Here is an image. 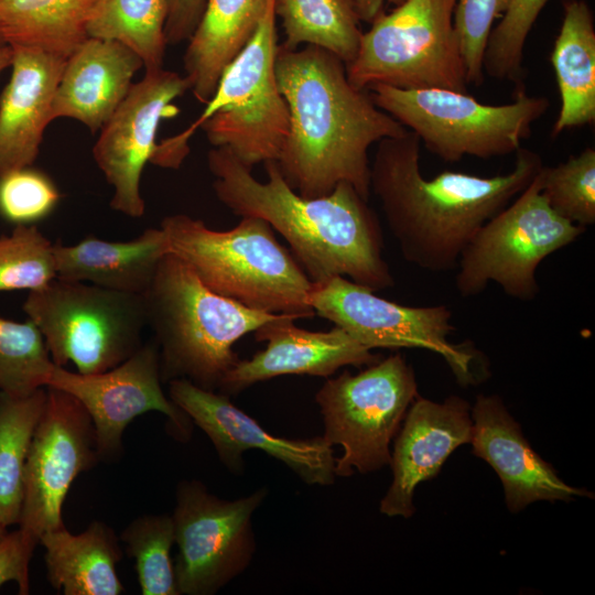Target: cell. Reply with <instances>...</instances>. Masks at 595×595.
Listing matches in <instances>:
<instances>
[{
	"label": "cell",
	"instance_id": "cell-1",
	"mask_svg": "<svg viewBox=\"0 0 595 595\" xmlns=\"http://www.w3.org/2000/svg\"><path fill=\"white\" fill-rule=\"evenodd\" d=\"M275 75L289 108V133L275 161L286 183L303 197H318L347 182L368 201L369 148L408 129L368 90L354 87L346 64L322 47L280 44Z\"/></svg>",
	"mask_w": 595,
	"mask_h": 595
},
{
	"label": "cell",
	"instance_id": "cell-2",
	"mask_svg": "<svg viewBox=\"0 0 595 595\" xmlns=\"http://www.w3.org/2000/svg\"><path fill=\"white\" fill-rule=\"evenodd\" d=\"M207 166L217 199L235 215L266 220L312 282L340 275L375 292L393 286L378 216L351 184L340 182L327 195L303 197L275 161L264 162L267 181L260 182L225 148L208 151Z\"/></svg>",
	"mask_w": 595,
	"mask_h": 595
},
{
	"label": "cell",
	"instance_id": "cell-3",
	"mask_svg": "<svg viewBox=\"0 0 595 595\" xmlns=\"http://www.w3.org/2000/svg\"><path fill=\"white\" fill-rule=\"evenodd\" d=\"M421 141L412 131L378 142L370 192L379 199L404 260L431 272L457 267L478 229L513 201L543 163L531 150L516 151L513 169L491 177L444 171L425 178Z\"/></svg>",
	"mask_w": 595,
	"mask_h": 595
},
{
	"label": "cell",
	"instance_id": "cell-4",
	"mask_svg": "<svg viewBox=\"0 0 595 595\" xmlns=\"http://www.w3.org/2000/svg\"><path fill=\"white\" fill-rule=\"evenodd\" d=\"M160 227L170 253L213 292L257 311L315 315L309 303L313 282L266 220L246 216L229 230H215L201 219L174 214Z\"/></svg>",
	"mask_w": 595,
	"mask_h": 595
},
{
	"label": "cell",
	"instance_id": "cell-5",
	"mask_svg": "<svg viewBox=\"0 0 595 595\" xmlns=\"http://www.w3.org/2000/svg\"><path fill=\"white\" fill-rule=\"evenodd\" d=\"M143 299L147 324L159 347L162 381L186 379L213 391L239 360L232 346L279 315L213 292L170 252L160 261Z\"/></svg>",
	"mask_w": 595,
	"mask_h": 595
},
{
	"label": "cell",
	"instance_id": "cell-6",
	"mask_svg": "<svg viewBox=\"0 0 595 595\" xmlns=\"http://www.w3.org/2000/svg\"><path fill=\"white\" fill-rule=\"evenodd\" d=\"M275 19L274 0H267L255 33L225 67L204 111L187 129L156 144L152 164L178 169L198 128L213 148L228 149L250 170L279 159L289 133V108L275 75Z\"/></svg>",
	"mask_w": 595,
	"mask_h": 595
},
{
	"label": "cell",
	"instance_id": "cell-7",
	"mask_svg": "<svg viewBox=\"0 0 595 595\" xmlns=\"http://www.w3.org/2000/svg\"><path fill=\"white\" fill-rule=\"evenodd\" d=\"M366 90L377 107L446 162L466 155L490 159L516 153L550 106L548 98L529 96L524 87L516 88L513 101L505 105H486L467 93L443 88L376 84Z\"/></svg>",
	"mask_w": 595,
	"mask_h": 595
},
{
	"label": "cell",
	"instance_id": "cell-8",
	"mask_svg": "<svg viewBox=\"0 0 595 595\" xmlns=\"http://www.w3.org/2000/svg\"><path fill=\"white\" fill-rule=\"evenodd\" d=\"M43 336L51 360L77 372L109 370L142 345L147 324L143 295L55 278L30 291L23 306Z\"/></svg>",
	"mask_w": 595,
	"mask_h": 595
},
{
	"label": "cell",
	"instance_id": "cell-9",
	"mask_svg": "<svg viewBox=\"0 0 595 595\" xmlns=\"http://www.w3.org/2000/svg\"><path fill=\"white\" fill-rule=\"evenodd\" d=\"M456 0H405L381 12L363 33L346 64L350 84L366 90L443 88L467 93L465 65L454 29Z\"/></svg>",
	"mask_w": 595,
	"mask_h": 595
},
{
	"label": "cell",
	"instance_id": "cell-10",
	"mask_svg": "<svg viewBox=\"0 0 595 595\" xmlns=\"http://www.w3.org/2000/svg\"><path fill=\"white\" fill-rule=\"evenodd\" d=\"M418 396L414 370L400 354L356 375L346 370L327 379L315 401L324 422L323 437L343 448L335 458L336 477L390 466V443Z\"/></svg>",
	"mask_w": 595,
	"mask_h": 595
},
{
	"label": "cell",
	"instance_id": "cell-11",
	"mask_svg": "<svg viewBox=\"0 0 595 595\" xmlns=\"http://www.w3.org/2000/svg\"><path fill=\"white\" fill-rule=\"evenodd\" d=\"M539 172L463 250L455 277L461 296L477 295L495 282L510 298L533 300L539 292L536 273L540 263L585 231L549 206L541 194Z\"/></svg>",
	"mask_w": 595,
	"mask_h": 595
},
{
	"label": "cell",
	"instance_id": "cell-12",
	"mask_svg": "<svg viewBox=\"0 0 595 595\" xmlns=\"http://www.w3.org/2000/svg\"><path fill=\"white\" fill-rule=\"evenodd\" d=\"M309 303L315 315L328 320L358 343L375 348H421L442 356L462 385L477 381L475 350L453 344L455 327L447 305L408 306L378 296L345 277L313 282Z\"/></svg>",
	"mask_w": 595,
	"mask_h": 595
},
{
	"label": "cell",
	"instance_id": "cell-13",
	"mask_svg": "<svg viewBox=\"0 0 595 595\" xmlns=\"http://www.w3.org/2000/svg\"><path fill=\"white\" fill-rule=\"evenodd\" d=\"M267 493L260 488L225 500L195 479L177 485L171 516L178 548L174 570L180 594L213 595L248 567L256 551L252 515Z\"/></svg>",
	"mask_w": 595,
	"mask_h": 595
},
{
	"label": "cell",
	"instance_id": "cell-14",
	"mask_svg": "<svg viewBox=\"0 0 595 595\" xmlns=\"http://www.w3.org/2000/svg\"><path fill=\"white\" fill-rule=\"evenodd\" d=\"M46 389L45 408L25 464L18 523L36 545L42 534L64 526L62 507L71 485L100 459L95 429L84 405L65 391Z\"/></svg>",
	"mask_w": 595,
	"mask_h": 595
},
{
	"label": "cell",
	"instance_id": "cell-15",
	"mask_svg": "<svg viewBox=\"0 0 595 595\" xmlns=\"http://www.w3.org/2000/svg\"><path fill=\"white\" fill-rule=\"evenodd\" d=\"M161 383L159 347L152 340L118 366L99 374L73 372L53 364L45 387L65 391L84 405L95 429L99 457L110 461L122 450L126 428L150 411L166 415L181 441L190 439L192 420L165 396Z\"/></svg>",
	"mask_w": 595,
	"mask_h": 595
},
{
	"label": "cell",
	"instance_id": "cell-16",
	"mask_svg": "<svg viewBox=\"0 0 595 595\" xmlns=\"http://www.w3.org/2000/svg\"><path fill=\"white\" fill-rule=\"evenodd\" d=\"M188 89V79L176 72H145L100 129L93 156L113 187L112 209L131 218L143 216L142 171L155 151L161 120L177 111L171 102Z\"/></svg>",
	"mask_w": 595,
	"mask_h": 595
},
{
	"label": "cell",
	"instance_id": "cell-17",
	"mask_svg": "<svg viewBox=\"0 0 595 595\" xmlns=\"http://www.w3.org/2000/svg\"><path fill=\"white\" fill-rule=\"evenodd\" d=\"M169 383V398L204 431L231 473L244 472L245 452L259 450L282 462L307 485L334 484L335 457L332 445L323 436L306 440L275 436L238 409L227 394L186 379Z\"/></svg>",
	"mask_w": 595,
	"mask_h": 595
},
{
	"label": "cell",
	"instance_id": "cell-18",
	"mask_svg": "<svg viewBox=\"0 0 595 595\" xmlns=\"http://www.w3.org/2000/svg\"><path fill=\"white\" fill-rule=\"evenodd\" d=\"M298 318L279 314L257 328L255 339L266 342V348L249 359H239L224 377L219 392L237 394L284 375L328 378L342 367L369 366L380 359L336 325L329 331H309L294 325Z\"/></svg>",
	"mask_w": 595,
	"mask_h": 595
},
{
	"label": "cell",
	"instance_id": "cell-19",
	"mask_svg": "<svg viewBox=\"0 0 595 595\" xmlns=\"http://www.w3.org/2000/svg\"><path fill=\"white\" fill-rule=\"evenodd\" d=\"M472 434V408L466 400L451 396L435 402L418 396L393 444V477L380 501V512L410 518L415 511L416 486L434 478L458 446L470 443Z\"/></svg>",
	"mask_w": 595,
	"mask_h": 595
},
{
	"label": "cell",
	"instance_id": "cell-20",
	"mask_svg": "<svg viewBox=\"0 0 595 595\" xmlns=\"http://www.w3.org/2000/svg\"><path fill=\"white\" fill-rule=\"evenodd\" d=\"M474 454L498 475L511 512L539 501H572L592 493L564 483L530 446L498 396L479 394L472 408Z\"/></svg>",
	"mask_w": 595,
	"mask_h": 595
},
{
	"label": "cell",
	"instance_id": "cell-21",
	"mask_svg": "<svg viewBox=\"0 0 595 595\" xmlns=\"http://www.w3.org/2000/svg\"><path fill=\"white\" fill-rule=\"evenodd\" d=\"M142 66L141 58L122 43L88 37L66 60L52 119L71 118L97 132L126 98Z\"/></svg>",
	"mask_w": 595,
	"mask_h": 595
},
{
	"label": "cell",
	"instance_id": "cell-22",
	"mask_svg": "<svg viewBox=\"0 0 595 595\" xmlns=\"http://www.w3.org/2000/svg\"><path fill=\"white\" fill-rule=\"evenodd\" d=\"M13 51L12 74L0 96V175L36 160L66 63L40 51Z\"/></svg>",
	"mask_w": 595,
	"mask_h": 595
},
{
	"label": "cell",
	"instance_id": "cell-23",
	"mask_svg": "<svg viewBox=\"0 0 595 595\" xmlns=\"http://www.w3.org/2000/svg\"><path fill=\"white\" fill-rule=\"evenodd\" d=\"M169 252L161 227L127 241L88 236L73 245L54 244L57 278L141 295Z\"/></svg>",
	"mask_w": 595,
	"mask_h": 595
},
{
	"label": "cell",
	"instance_id": "cell-24",
	"mask_svg": "<svg viewBox=\"0 0 595 595\" xmlns=\"http://www.w3.org/2000/svg\"><path fill=\"white\" fill-rule=\"evenodd\" d=\"M47 580L65 595H120L123 585L117 574L122 550L113 530L91 521L78 534L65 526L42 534Z\"/></svg>",
	"mask_w": 595,
	"mask_h": 595
},
{
	"label": "cell",
	"instance_id": "cell-25",
	"mask_svg": "<svg viewBox=\"0 0 595 595\" xmlns=\"http://www.w3.org/2000/svg\"><path fill=\"white\" fill-rule=\"evenodd\" d=\"M267 0H207L183 64L195 98L206 104L225 67L255 33Z\"/></svg>",
	"mask_w": 595,
	"mask_h": 595
},
{
	"label": "cell",
	"instance_id": "cell-26",
	"mask_svg": "<svg viewBox=\"0 0 595 595\" xmlns=\"http://www.w3.org/2000/svg\"><path fill=\"white\" fill-rule=\"evenodd\" d=\"M563 7V21L551 53L561 98L553 137L566 129L593 125L595 121L593 13L584 0H569Z\"/></svg>",
	"mask_w": 595,
	"mask_h": 595
},
{
	"label": "cell",
	"instance_id": "cell-27",
	"mask_svg": "<svg viewBox=\"0 0 595 595\" xmlns=\"http://www.w3.org/2000/svg\"><path fill=\"white\" fill-rule=\"evenodd\" d=\"M99 0H0V39L67 60L89 36Z\"/></svg>",
	"mask_w": 595,
	"mask_h": 595
},
{
	"label": "cell",
	"instance_id": "cell-28",
	"mask_svg": "<svg viewBox=\"0 0 595 595\" xmlns=\"http://www.w3.org/2000/svg\"><path fill=\"white\" fill-rule=\"evenodd\" d=\"M274 12L282 21L283 47L318 46L345 64L356 57L364 32L353 0H274Z\"/></svg>",
	"mask_w": 595,
	"mask_h": 595
},
{
	"label": "cell",
	"instance_id": "cell-29",
	"mask_svg": "<svg viewBox=\"0 0 595 595\" xmlns=\"http://www.w3.org/2000/svg\"><path fill=\"white\" fill-rule=\"evenodd\" d=\"M46 397V387L26 396L0 391V524L4 528L20 520L25 464Z\"/></svg>",
	"mask_w": 595,
	"mask_h": 595
},
{
	"label": "cell",
	"instance_id": "cell-30",
	"mask_svg": "<svg viewBox=\"0 0 595 595\" xmlns=\"http://www.w3.org/2000/svg\"><path fill=\"white\" fill-rule=\"evenodd\" d=\"M169 0H99L87 25L89 37L131 48L145 72L163 68Z\"/></svg>",
	"mask_w": 595,
	"mask_h": 595
},
{
	"label": "cell",
	"instance_id": "cell-31",
	"mask_svg": "<svg viewBox=\"0 0 595 595\" xmlns=\"http://www.w3.org/2000/svg\"><path fill=\"white\" fill-rule=\"evenodd\" d=\"M120 540L134 559L143 595H180L171 549L175 543L172 516L145 515L131 521Z\"/></svg>",
	"mask_w": 595,
	"mask_h": 595
},
{
	"label": "cell",
	"instance_id": "cell-32",
	"mask_svg": "<svg viewBox=\"0 0 595 595\" xmlns=\"http://www.w3.org/2000/svg\"><path fill=\"white\" fill-rule=\"evenodd\" d=\"M52 366L43 336L29 318L0 316V391L26 396L45 387Z\"/></svg>",
	"mask_w": 595,
	"mask_h": 595
},
{
	"label": "cell",
	"instance_id": "cell-33",
	"mask_svg": "<svg viewBox=\"0 0 595 595\" xmlns=\"http://www.w3.org/2000/svg\"><path fill=\"white\" fill-rule=\"evenodd\" d=\"M541 194L562 218L586 227L595 223V150L586 148L555 166L542 165Z\"/></svg>",
	"mask_w": 595,
	"mask_h": 595
},
{
	"label": "cell",
	"instance_id": "cell-34",
	"mask_svg": "<svg viewBox=\"0 0 595 595\" xmlns=\"http://www.w3.org/2000/svg\"><path fill=\"white\" fill-rule=\"evenodd\" d=\"M56 275L54 244L35 225H17L0 237V291H34Z\"/></svg>",
	"mask_w": 595,
	"mask_h": 595
},
{
	"label": "cell",
	"instance_id": "cell-35",
	"mask_svg": "<svg viewBox=\"0 0 595 595\" xmlns=\"http://www.w3.org/2000/svg\"><path fill=\"white\" fill-rule=\"evenodd\" d=\"M549 0H510L493 28L483 57L484 74L523 87V48L538 15Z\"/></svg>",
	"mask_w": 595,
	"mask_h": 595
},
{
	"label": "cell",
	"instance_id": "cell-36",
	"mask_svg": "<svg viewBox=\"0 0 595 595\" xmlns=\"http://www.w3.org/2000/svg\"><path fill=\"white\" fill-rule=\"evenodd\" d=\"M54 181L25 166L0 175V216L15 225H33L48 217L60 203Z\"/></svg>",
	"mask_w": 595,
	"mask_h": 595
},
{
	"label": "cell",
	"instance_id": "cell-37",
	"mask_svg": "<svg viewBox=\"0 0 595 595\" xmlns=\"http://www.w3.org/2000/svg\"><path fill=\"white\" fill-rule=\"evenodd\" d=\"M510 0H456L454 29L463 56L468 85L484 82L483 57L497 19L507 11Z\"/></svg>",
	"mask_w": 595,
	"mask_h": 595
},
{
	"label": "cell",
	"instance_id": "cell-38",
	"mask_svg": "<svg viewBox=\"0 0 595 595\" xmlns=\"http://www.w3.org/2000/svg\"><path fill=\"white\" fill-rule=\"evenodd\" d=\"M35 548L20 528L0 538V587L15 582L19 594L30 593L29 567Z\"/></svg>",
	"mask_w": 595,
	"mask_h": 595
},
{
	"label": "cell",
	"instance_id": "cell-39",
	"mask_svg": "<svg viewBox=\"0 0 595 595\" xmlns=\"http://www.w3.org/2000/svg\"><path fill=\"white\" fill-rule=\"evenodd\" d=\"M207 0H169V12L165 23L167 44L187 41L194 33Z\"/></svg>",
	"mask_w": 595,
	"mask_h": 595
},
{
	"label": "cell",
	"instance_id": "cell-40",
	"mask_svg": "<svg viewBox=\"0 0 595 595\" xmlns=\"http://www.w3.org/2000/svg\"><path fill=\"white\" fill-rule=\"evenodd\" d=\"M360 21L371 23L381 12L386 3L396 6L405 0H353Z\"/></svg>",
	"mask_w": 595,
	"mask_h": 595
},
{
	"label": "cell",
	"instance_id": "cell-41",
	"mask_svg": "<svg viewBox=\"0 0 595 595\" xmlns=\"http://www.w3.org/2000/svg\"><path fill=\"white\" fill-rule=\"evenodd\" d=\"M14 51L9 45H0V74L12 65Z\"/></svg>",
	"mask_w": 595,
	"mask_h": 595
},
{
	"label": "cell",
	"instance_id": "cell-42",
	"mask_svg": "<svg viewBox=\"0 0 595 595\" xmlns=\"http://www.w3.org/2000/svg\"><path fill=\"white\" fill-rule=\"evenodd\" d=\"M7 532V528L0 524V538Z\"/></svg>",
	"mask_w": 595,
	"mask_h": 595
},
{
	"label": "cell",
	"instance_id": "cell-43",
	"mask_svg": "<svg viewBox=\"0 0 595 595\" xmlns=\"http://www.w3.org/2000/svg\"><path fill=\"white\" fill-rule=\"evenodd\" d=\"M0 45H6V44H4L3 42H2V40H1V39H0Z\"/></svg>",
	"mask_w": 595,
	"mask_h": 595
}]
</instances>
